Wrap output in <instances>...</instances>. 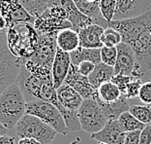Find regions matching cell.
Here are the masks:
<instances>
[{
  "label": "cell",
  "instance_id": "cell-20",
  "mask_svg": "<svg viewBox=\"0 0 151 144\" xmlns=\"http://www.w3.org/2000/svg\"><path fill=\"white\" fill-rule=\"evenodd\" d=\"M96 94H97V92H96ZM93 98H95L96 100H97L99 105L101 106L103 111H104L106 116H107L109 121V120H118V118L120 117V115H121L122 113L129 111V109H130V105L128 103V98H127L124 95H122L121 97L117 99L116 101L109 102V103L101 101L96 95H94Z\"/></svg>",
  "mask_w": 151,
  "mask_h": 144
},
{
  "label": "cell",
  "instance_id": "cell-32",
  "mask_svg": "<svg viewBox=\"0 0 151 144\" xmlns=\"http://www.w3.org/2000/svg\"><path fill=\"white\" fill-rule=\"evenodd\" d=\"M142 82L140 80V78H135L133 77L131 82L128 84L126 89V92H125V97L128 99H132V98H136L139 97V91L140 88H142Z\"/></svg>",
  "mask_w": 151,
  "mask_h": 144
},
{
  "label": "cell",
  "instance_id": "cell-33",
  "mask_svg": "<svg viewBox=\"0 0 151 144\" xmlns=\"http://www.w3.org/2000/svg\"><path fill=\"white\" fill-rule=\"evenodd\" d=\"M133 76H128V75H123V74H114L111 81L113 84L117 86L120 92H122V95H125L127 86L131 82Z\"/></svg>",
  "mask_w": 151,
  "mask_h": 144
},
{
  "label": "cell",
  "instance_id": "cell-19",
  "mask_svg": "<svg viewBox=\"0 0 151 144\" xmlns=\"http://www.w3.org/2000/svg\"><path fill=\"white\" fill-rule=\"evenodd\" d=\"M57 98L64 108L71 111H78L83 101V97L78 92L66 83H63L56 89Z\"/></svg>",
  "mask_w": 151,
  "mask_h": 144
},
{
  "label": "cell",
  "instance_id": "cell-31",
  "mask_svg": "<svg viewBox=\"0 0 151 144\" xmlns=\"http://www.w3.org/2000/svg\"><path fill=\"white\" fill-rule=\"evenodd\" d=\"M99 2H100L101 11L104 18L109 23H111L115 12L116 0H99Z\"/></svg>",
  "mask_w": 151,
  "mask_h": 144
},
{
  "label": "cell",
  "instance_id": "cell-2",
  "mask_svg": "<svg viewBox=\"0 0 151 144\" xmlns=\"http://www.w3.org/2000/svg\"><path fill=\"white\" fill-rule=\"evenodd\" d=\"M25 113L26 100L16 81L0 92V123L7 129H12Z\"/></svg>",
  "mask_w": 151,
  "mask_h": 144
},
{
  "label": "cell",
  "instance_id": "cell-5",
  "mask_svg": "<svg viewBox=\"0 0 151 144\" xmlns=\"http://www.w3.org/2000/svg\"><path fill=\"white\" fill-rule=\"evenodd\" d=\"M26 113L42 120L54 129L57 133L67 135L68 131L63 116L55 105L42 99H33L26 102Z\"/></svg>",
  "mask_w": 151,
  "mask_h": 144
},
{
  "label": "cell",
  "instance_id": "cell-28",
  "mask_svg": "<svg viewBox=\"0 0 151 144\" xmlns=\"http://www.w3.org/2000/svg\"><path fill=\"white\" fill-rule=\"evenodd\" d=\"M129 112L143 124H151V104L131 105Z\"/></svg>",
  "mask_w": 151,
  "mask_h": 144
},
{
  "label": "cell",
  "instance_id": "cell-15",
  "mask_svg": "<svg viewBox=\"0 0 151 144\" xmlns=\"http://www.w3.org/2000/svg\"><path fill=\"white\" fill-rule=\"evenodd\" d=\"M91 138L108 144H124L126 132L121 129L118 120H109L100 132L91 135Z\"/></svg>",
  "mask_w": 151,
  "mask_h": 144
},
{
  "label": "cell",
  "instance_id": "cell-24",
  "mask_svg": "<svg viewBox=\"0 0 151 144\" xmlns=\"http://www.w3.org/2000/svg\"><path fill=\"white\" fill-rule=\"evenodd\" d=\"M97 97L103 102H113L121 97L122 92H120L118 87L113 84L111 81H108L103 83L100 87L97 89Z\"/></svg>",
  "mask_w": 151,
  "mask_h": 144
},
{
  "label": "cell",
  "instance_id": "cell-39",
  "mask_svg": "<svg viewBox=\"0 0 151 144\" xmlns=\"http://www.w3.org/2000/svg\"><path fill=\"white\" fill-rule=\"evenodd\" d=\"M8 27H9V25H8V23H7L6 19L0 14V33L7 31Z\"/></svg>",
  "mask_w": 151,
  "mask_h": 144
},
{
  "label": "cell",
  "instance_id": "cell-43",
  "mask_svg": "<svg viewBox=\"0 0 151 144\" xmlns=\"http://www.w3.org/2000/svg\"><path fill=\"white\" fill-rule=\"evenodd\" d=\"M87 1H96V0H87Z\"/></svg>",
  "mask_w": 151,
  "mask_h": 144
},
{
  "label": "cell",
  "instance_id": "cell-44",
  "mask_svg": "<svg viewBox=\"0 0 151 144\" xmlns=\"http://www.w3.org/2000/svg\"><path fill=\"white\" fill-rule=\"evenodd\" d=\"M0 14H1V13H0Z\"/></svg>",
  "mask_w": 151,
  "mask_h": 144
},
{
  "label": "cell",
  "instance_id": "cell-41",
  "mask_svg": "<svg viewBox=\"0 0 151 144\" xmlns=\"http://www.w3.org/2000/svg\"><path fill=\"white\" fill-rule=\"evenodd\" d=\"M7 131H8V129H7L5 127L1 124V123H0V135H5L7 133Z\"/></svg>",
  "mask_w": 151,
  "mask_h": 144
},
{
  "label": "cell",
  "instance_id": "cell-25",
  "mask_svg": "<svg viewBox=\"0 0 151 144\" xmlns=\"http://www.w3.org/2000/svg\"><path fill=\"white\" fill-rule=\"evenodd\" d=\"M119 125L121 127V129L126 133L131 132L135 131H142V129L146 126L140 121H139L135 116H133L129 111H126L122 113L118 118Z\"/></svg>",
  "mask_w": 151,
  "mask_h": 144
},
{
  "label": "cell",
  "instance_id": "cell-40",
  "mask_svg": "<svg viewBox=\"0 0 151 144\" xmlns=\"http://www.w3.org/2000/svg\"><path fill=\"white\" fill-rule=\"evenodd\" d=\"M19 144H40V143L33 138H20Z\"/></svg>",
  "mask_w": 151,
  "mask_h": 144
},
{
  "label": "cell",
  "instance_id": "cell-37",
  "mask_svg": "<svg viewBox=\"0 0 151 144\" xmlns=\"http://www.w3.org/2000/svg\"><path fill=\"white\" fill-rule=\"evenodd\" d=\"M140 131H135L126 133L124 144H139Z\"/></svg>",
  "mask_w": 151,
  "mask_h": 144
},
{
  "label": "cell",
  "instance_id": "cell-21",
  "mask_svg": "<svg viewBox=\"0 0 151 144\" xmlns=\"http://www.w3.org/2000/svg\"><path fill=\"white\" fill-rule=\"evenodd\" d=\"M57 47L65 52L71 53L80 47L78 32L73 28L63 29L56 36Z\"/></svg>",
  "mask_w": 151,
  "mask_h": 144
},
{
  "label": "cell",
  "instance_id": "cell-8",
  "mask_svg": "<svg viewBox=\"0 0 151 144\" xmlns=\"http://www.w3.org/2000/svg\"><path fill=\"white\" fill-rule=\"evenodd\" d=\"M109 27L114 28L121 34L122 42L128 43L143 32L151 31V8L138 17L121 20H111Z\"/></svg>",
  "mask_w": 151,
  "mask_h": 144
},
{
  "label": "cell",
  "instance_id": "cell-9",
  "mask_svg": "<svg viewBox=\"0 0 151 144\" xmlns=\"http://www.w3.org/2000/svg\"><path fill=\"white\" fill-rule=\"evenodd\" d=\"M136 54V65L132 76L140 78L151 70V31L142 33L128 43Z\"/></svg>",
  "mask_w": 151,
  "mask_h": 144
},
{
  "label": "cell",
  "instance_id": "cell-42",
  "mask_svg": "<svg viewBox=\"0 0 151 144\" xmlns=\"http://www.w3.org/2000/svg\"><path fill=\"white\" fill-rule=\"evenodd\" d=\"M97 144H108V143H105V142H98Z\"/></svg>",
  "mask_w": 151,
  "mask_h": 144
},
{
  "label": "cell",
  "instance_id": "cell-4",
  "mask_svg": "<svg viewBox=\"0 0 151 144\" xmlns=\"http://www.w3.org/2000/svg\"><path fill=\"white\" fill-rule=\"evenodd\" d=\"M68 17V12L62 7H49L35 19L34 27L39 34L56 37L61 30L73 28Z\"/></svg>",
  "mask_w": 151,
  "mask_h": 144
},
{
  "label": "cell",
  "instance_id": "cell-17",
  "mask_svg": "<svg viewBox=\"0 0 151 144\" xmlns=\"http://www.w3.org/2000/svg\"><path fill=\"white\" fill-rule=\"evenodd\" d=\"M75 5L77 8L83 14L93 20L94 25H100L103 28H108L109 23L103 16L100 2L99 0L96 1H87V0H74Z\"/></svg>",
  "mask_w": 151,
  "mask_h": 144
},
{
  "label": "cell",
  "instance_id": "cell-36",
  "mask_svg": "<svg viewBox=\"0 0 151 144\" xmlns=\"http://www.w3.org/2000/svg\"><path fill=\"white\" fill-rule=\"evenodd\" d=\"M139 144H151V124H147L140 131Z\"/></svg>",
  "mask_w": 151,
  "mask_h": 144
},
{
  "label": "cell",
  "instance_id": "cell-30",
  "mask_svg": "<svg viewBox=\"0 0 151 144\" xmlns=\"http://www.w3.org/2000/svg\"><path fill=\"white\" fill-rule=\"evenodd\" d=\"M117 59V48L116 47H106L101 48V61L109 66L114 67Z\"/></svg>",
  "mask_w": 151,
  "mask_h": 144
},
{
  "label": "cell",
  "instance_id": "cell-35",
  "mask_svg": "<svg viewBox=\"0 0 151 144\" xmlns=\"http://www.w3.org/2000/svg\"><path fill=\"white\" fill-rule=\"evenodd\" d=\"M96 64L91 63V61L85 60V61H81V63L78 65V69L80 71V73L81 75H83L85 77H88L92 72H93L94 68H95Z\"/></svg>",
  "mask_w": 151,
  "mask_h": 144
},
{
  "label": "cell",
  "instance_id": "cell-23",
  "mask_svg": "<svg viewBox=\"0 0 151 144\" xmlns=\"http://www.w3.org/2000/svg\"><path fill=\"white\" fill-rule=\"evenodd\" d=\"M114 75V67L109 66L104 63L96 64L93 72L88 76V80L94 89H97L105 82L111 81Z\"/></svg>",
  "mask_w": 151,
  "mask_h": 144
},
{
  "label": "cell",
  "instance_id": "cell-29",
  "mask_svg": "<svg viewBox=\"0 0 151 144\" xmlns=\"http://www.w3.org/2000/svg\"><path fill=\"white\" fill-rule=\"evenodd\" d=\"M102 42L106 47H116L120 42H122L121 34L114 28L108 27L104 30L102 35Z\"/></svg>",
  "mask_w": 151,
  "mask_h": 144
},
{
  "label": "cell",
  "instance_id": "cell-10",
  "mask_svg": "<svg viewBox=\"0 0 151 144\" xmlns=\"http://www.w3.org/2000/svg\"><path fill=\"white\" fill-rule=\"evenodd\" d=\"M0 13L6 19L8 25L19 23L35 22V18L27 12L19 0H0Z\"/></svg>",
  "mask_w": 151,
  "mask_h": 144
},
{
  "label": "cell",
  "instance_id": "cell-6",
  "mask_svg": "<svg viewBox=\"0 0 151 144\" xmlns=\"http://www.w3.org/2000/svg\"><path fill=\"white\" fill-rule=\"evenodd\" d=\"M81 129L90 135L100 132L109 120L95 98H85L78 110Z\"/></svg>",
  "mask_w": 151,
  "mask_h": 144
},
{
  "label": "cell",
  "instance_id": "cell-14",
  "mask_svg": "<svg viewBox=\"0 0 151 144\" xmlns=\"http://www.w3.org/2000/svg\"><path fill=\"white\" fill-rule=\"evenodd\" d=\"M117 59L114 65V74L132 76L136 65V54L133 48L125 42H120L117 46Z\"/></svg>",
  "mask_w": 151,
  "mask_h": 144
},
{
  "label": "cell",
  "instance_id": "cell-34",
  "mask_svg": "<svg viewBox=\"0 0 151 144\" xmlns=\"http://www.w3.org/2000/svg\"><path fill=\"white\" fill-rule=\"evenodd\" d=\"M139 98L142 103L151 104V81L142 83L139 91Z\"/></svg>",
  "mask_w": 151,
  "mask_h": 144
},
{
  "label": "cell",
  "instance_id": "cell-27",
  "mask_svg": "<svg viewBox=\"0 0 151 144\" xmlns=\"http://www.w3.org/2000/svg\"><path fill=\"white\" fill-rule=\"evenodd\" d=\"M22 6L34 18L40 16L47 8L49 0H19Z\"/></svg>",
  "mask_w": 151,
  "mask_h": 144
},
{
  "label": "cell",
  "instance_id": "cell-18",
  "mask_svg": "<svg viewBox=\"0 0 151 144\" xmlns=\"http://www.w3.org/2000/svg\"><path fill=\"white\" fill-rule=\"evenodd\" d=\"M105 28L97 25H90L81 28L78 31L80 46L83 48L101 49L104 46L102 42V35Z\"/></svg>",
  "mask_w": 151,
  "mask_h": 144
},
{
  "label": "cell",
  "instance_id": "cell-3",
  "mask_svg": "<svg viewBox=\"0 0 151 144\" xmlns=\"http://www.w3.org/2000/svg\"><path fill=\"white\" fill-rule=\"evenodd\" d=\"M17 136L20 138H33L40 144H51L57 132L42 120L25 113L16 125Z\"/></svg>",
  "mask_w": 151,
  "mask_h": 144
},
{
  "label": "cell",
  "instance_id": "cell-7",
  "mask_svg": "<svg viewBox=\"0 0 151 144\" xmlns=\"http://www.w3.org/2000/svg\"><path fill=\"white\" fill-rule=\"evenodd\" d=\"M6 33H0V92L17 81L20 69V60L8 48Z\"/></svg>",
  "mask_w": 151,
  "mask_h": 144
},
{
  "label": "cell",
  "instance_id": "cell-13",
  "mask_svg": "<svg viewBox=\"0 0 151 144\" xmlns=\"http://www.w3.org/2000/svg\"><path fill=\"white\" fill-rule=\"evenodd\" d=\"M64 83L74 88L83 97V99L93 98L96 92H97V90L94 89L93 86L90 84L88 77L81 75L78 69V66L73 63L71 64L69 72H68V75L65 79Z\"/></svg>",
  "mask_w": 151,
  "mask_h": 144
},
{
  "label": "cell",
  "instance_id": "cell-26",
  "mask_svg": "<svg viewBox=\"0 0 151 144\" xmlns=\"http://www.w3.org/2000/svg\"><path fill=\"white\" fill-rule=\"evenodd\" d=\"M61 114L63 116V119L65 121V124L69 132H77L81 129V122L78 119V111H71L68 109L64 108L63 106L59 109Z\"/></svg>",
  "mask_w": 151,
  "mask_h": 144
},
{
  "label": "cell",
  "instance_id": "cell-22",
  "mask_svg": "<svg viewBox=\"0 0 151 144\" xmlns=\"http://www.w3.org/2000/svg\"><path fill=\"white\" fill-rule=\"evenodd\" d=\"M71 61L75 65H78L81 61H91L95 64L101 63V49L78 47L73 52L70 53Z\"/></svg>",
  "mask_w": 151,
  "mask_h": 144
},
{
  "label": "cell",
  "instance_id": "cell-16",
  "mask_svg": "<svg viewBox=\"0 0 151 144\" xmlns=\"http://www.w3.org/2000/svg\"><path fill=\"white\" fill-rule=\"evenodd\" d=\"M72 64L70 53L65 52L57 47V51L54 57V60L51 67V73H52L53 84L55 89H58L64 83L66 79L70 66Z\"/></svg>",
  "mask_w": 151,
  "mask_h": 144
},
{
  "label": "cell",
  "instance_id": "cell-12",
  "mask_svg": "<svg viewBox=\"0 0 151 144\" xmlns=\"http://www.w3.org/2000/svg\"><path fill=\"white\" fill-rule=\"evenodd\" d=\"M151 8V0H116L113 20L138 17Z\"/></svg>",
  "mask_w": 151,
  "mask_h": 144
},
{
  "label": "cell",
  "instance_id": "cell-1",
  "mask_svg": "<svg viewBox=\"0 0 151 144\" xmlns=\"http://www.w3.org/2000/svg\"><path fill=\"white\" fill-rule=\"evenodd\" d=\"M6 35L10 52L20 61L30 59L39 46L40 35L33 23H19L10 25Z\"/></svg>",
  "mask_w": 151,
  "mask_h": 144
},
{
  "label": "cell",
  "instance_id": "cell-38",
  "mask_svg": "<svg viewBox=\"0 0 151 144\" xmlns=\"http://www.w3.org/2000/svg\"><path fill=\"white\" fill-rule=\"evenodd\" d=\"M0 144H16L15 137L9 135H0Z\"/></svg>",
  "mask_w": 151,
  "mask_h": 144
},
{
  "label": "cell",
  "instance_id": "cell-11",
  "mask_svg": "<svg viewBox=\"0 0 151 144\" xmlns=\"http://www.w3.org/2000/svg\"><path fill=\"white\" fill-rule=\"evenodd\" d=\"M39 46L33 56L28 60L39 65L51 68L57 51L56 37L43 35V34H39Z\"/></svg>",
  "mask_w": 151,
  "mask_h": 144
}]
</instances>
